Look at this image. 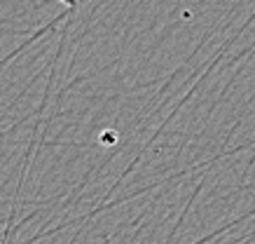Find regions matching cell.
I'll use <instances>...</instances> for the list:
<instances>
[{
  "instance_id": "6da1fadb",
  "label": "cell",
  "mask_w": 255,
  "mask_h": 244,
  "mask_svg": "<svg viewBox=\"0 0 255 244\" xmlns=\"http://www.w3.org/2000/svg\"><path fill=\"white\" fill-rule=\"evenodd\" d=\"M54 2H61V5H66V7H78L80 0H54Z\"/></svg>"
}]
</instances>
